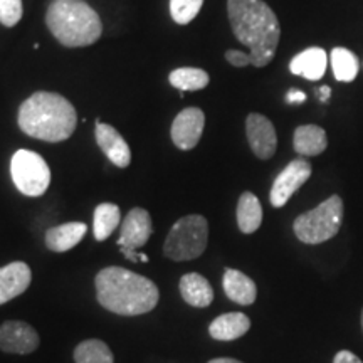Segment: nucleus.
Segmentation results:
<instances>
[{"mask_svg": "<svg viewBox=\"0 0 363 363\" xmlns=\"http://www.w3.org/2000/svg\"><path fill=\"white\" fill-rule=\"evenodd\" d=\"M227 13L235 39L249 48L252 66L269 65L281 38L279 21L272 9L262 0H227Z\"/></svg>", "mask_w": 363, "mask_h": 363, "instance_id": "1", "label": "nucleus"}, {"mask_svg": "<svg viewBox=\"0 0 363 363\" xmlns=\"http://www.w3.org/2000/svg\"><path fill=\"white\" fill-rule=\"evenodd\" d=\"M98 303L104 310L121 316H138L158 305L157 284L125 267H104L96 274Z\"/></svg>", "mask_w": 363, "mask_h": 363, "instance_id": "2", "label": "nucleus"}, {"mask_svg": "<svg viewBox=\"0 0 363 363\" xmlns=\"http://www.w3.org/2000/svg\"><path fill=\"white\" fill-rule=\"evenodd\" d=\"M76 110L65 96L38 91L19 108L17 123L26 135L49 143L65 142L76 130Z\"/></svg>", "mask_w": 363, "mask_h": 363, "instance_id": "3", "label": "nucleus"}, {"mask_svg": "<svg viewBox=\"0 0 363 363\" xmlns=\"http://www.w3.org/2000/svg\"><path fill=\"white\" fill-rule=\"evenodd\" d=\"M45 24L66 48H86L103 33L99 16L83 0H54L45 13Z\"/></svg>", "mask_w": 363, "mask_h": 363, "instance_id": "4", "label": "nucleus"}, {"mask_svg": "<svg viewBox=\"0 0 363 363\" xmlns=\"http://www.w3.org/2000/svg\"><path fill=\"white\" fill-rule=\"evenodd\" d=\"M343 220V201L331 195L313 211L298 216L293 229L296 238L305 244H321L338 234Z\"/></svg>", "mask_w": 363, "mask_h": 363, "instance_id": "5", "label": "nucleus"}, {"mask_svg": "<svg viewBox=\"0 0 363 363\" xmlns=\"http://www.w3.org/2000/svg\"><path fill=\"white\" fill-rule=\"evenodd\" d=\"M208 242V222L192 214L179 219L163 244V254L172 261H192L202 256Z\"/></svg>", "mask_w": 363, "mask_h": 363, "instance_id": "6", "label": "nucleus"}, {"mask_svg": "<svg viewBox=\"0 0 363 363\" xmlns=\"http://www.w3.org/2000/svg\"><path fill=\"white\" fill-rule=\"evenodd\" d=\"M12 182L27 197H40L51 184V170L39 153L17 150L11 160Z\"/></svg>", "mask_w": 363, "mask_h": 363, "instance_id": "7", "label": "nucleus"}, {"mask_svg": "<svg viewBox=\"0 0 363 363\" xmlns=\"http://www.w3.org/2000/svg\"><path fill=\"white\" fill-rule=\"evenodd\" d=\"M311 177V163L305 157L296 158L284 167L272 184L269 199L271 206L279 208L288 203L289 199L306 184Z\"/></svg>", "mask_w": 363, "mask_h": 363, "instance_id": "8", "label": "nucleus"}, {"mask_svg": "<svg viewBox=\"0 0 363 363\" xmlns=\"http://www.w3.org/2000/svg\"><path fill=\"white\" fill-rule=\"evenodd\" d=\"M206 125V115L201 108H185L172 123V140L180 150H192L201 142Z\"/></svg>", "mask_w": 363, "mask_h": 363, "instance_id": "9", "label": "nucleus"}, {"mask_svg": "<svg viewBox=\"0 0 363 363\" xmlns=\"http://www.w3.org/2000/svg\"><path fill=\"white\" fill-rule=\"evenodd\" d=\"M39 335L26 321H6L0 325V350L16 355H29L38 350Z\"/></svg>", "mask_w": 363, "mask_h": 363, "instance_id": "10", "label": "nucleus"}, {"mask_svg": "<svg viewBox=\"0 0 363 363\" xmlns=\"http://www.w3.org/2000/svg\"><path fill=\"white\" fill-rule=\"evenodd\" d=\"M246 135L254 155L261 160H269L278 148V135L274 125L259 113H251L246 120Z\"/></svg>", "mask_w": 363, "mask_h": 363, "instance_id": "11", "label": "nucleus"}, {"mask_svg": "<svg viewBox=\"0 0 363 363\" xmlns=\"http://www.w3.org/2000/svg\"><path fill=\"white\" fill-rule=\"evenodd\" d=\"M153 233L152 217L145 208L135 207L126 214L123 224H121L120 238H118V246L120 249H136L143 247L148 242L150 235Z\"/></svg>", "mask_w": 363, "mask_h": 363, "instance_id": "12", "label": "nucleus"}, {"mask_svg": "<svg viewBox=\"0 0 363 363\" xmlns=\"http://www.w3.org/2000/svg\"><path fill=\"white\" fill-rule=\"evenodd\" d=\"M94 133H96L98 147L108 157V160L120 169H126L131 163V150L126 140L120 135V131L98 120Z\"/></svg>", "mask_w": 363, "mask_h": 363, "instance_id": "13", "label": "nucleus"}, {"mask_svg": "<svg viewBox=\"0 0 363 363\" xmlns=\"http://www.w3.org/2000/svg\"><path fill=\"white\" fill-rule=\"evenodd\" d=\"M33 281L30 267L22 261L0 267V305L21 296Z\"/></svg>", "mask_w": 363, "mask_h": 363, "instance_id": "14", "label": "nucleus"}, {"mask_svg": "<svg viewBox=\"0 0 363 363\" xmlns=\"http://www.w3.org/2000/svg\"><path fill=\"white\" fill-rule=\"evenodd\" d=\"M328 54L321 48H310L305 49L294 56L289 62V71L293 74L301 76V78L316 81L323 78L326 72V66H328Z\"/></svg>", "mask_w": 363, "mask_h": 363, "instance_id": "15", "label": "nucleus"}, {"mask_svg": "<svg viewBox=\"0 0 363 363\" xmlns=\"http://www.w3.org/2000/svg\"><path fill=\"white\" fill-rule=\"evenodd\" d=\"M224 293L230 301L238 303L240 306H249L256 301L257 288L256 283L238 269H225L222 278Z\"/></svg>", "mask_w": 363, "mask_h": 363, "instance_id": "16", "label": "nucleus"}, {"mask_svg": "<svg viewBox=\"0 0 363 363\" xmlns=\"http://www.w3.org/2000/svg\"><path fill=\"white\" fill-rule=\"evenodd\" d=\"M180 294L184 301L194 308H207L214 301V289L199 272H189L182 276Z\"/></svg>", "mask_w": 363, "mask_h": 363, "instance_id": "17", "label": "nucleus"}, {"mask_svg": "<svg viewBox=\"0 0 363 363\" xmlns=\"http://www.w3.org/2000/svg\"><path fill=\"white\" fill-rule=\"evenodd\" d=\"M251 328V320L244 313H225L212 321L208 326V333L219 342H233L247 333Z\"/></svg>", "mask_w": 363, "mask_h": 363, "instance_id": "18", "label": "nucleus"}, {"mask_svg": "<svg viewBox=\"0 0 363 363\" xmlns=\"http://www.w3.org/2000/svg\"><path fill=\"white\" fill-rule=\"evenodd\" d=\"M88 227L83 222H67L45 233V246L52 252H66L76 247L84 238Z\"/></svg>", "mask_w": 363, "mask_h": 363, "instance_id": "19", "label": "nucleus"}, {"mask_svg": "<svg viewBox=\"0 0 363 363\" xmlns=\"http://www.w3.org/2000/svg\"><path fill=\"white\" fill-rule=\"evenodd\" d=\"M294 152L301 157H316L321 155L328 147L325 130L316 125H303L294 130L293 135Z\"/></svg>", "mask_w": 363, "mask_h": 363, "instance_id": "20", "label": "nucleus"}, {"mask_svg": "<svg viewBox=\"0 0 363 363\" xmlns=\"http://www.w3.org/2000/svg\"><path fill=\"white\" fill-rule=\"evenodd\" d=\"M262 224V207L252 192H244L238 202V225L240 233L252 234Z\"/></svg>", "mask_w": 363, "mask_h": 363, "instance_id": "21", "label": "nucleus"}, {"mask_svg": "<svg viewBox=\"0 0 363 363\" xmlns=\"http://www.w3.org/2000/svg\"><path fill=\"white\" fill-rule=\"evenodd\" d=\"M120 219H121L120 207L110 202L99 203V206L94 208V222H93L94 239L99 240V242L106 240L113 233H115L118 224H120Z\"/></svg>", "mask_w": 363, "mask_h": 363, "instance_id": "22", "label": "nucleus"}, {"mask_svg": "<svg viewBox=\"0 0 363 363\" xmlns=\"http://www.w3.org/2000/svg\"><path fill=\"white\" fill-rule=\"evenodd\" d=\"M330 62L335 78L342 81V83H352V81H355L358 71H360V61H358V57L345 48H335L330 52Z\"/></svg>", "mask_w": 363, "mask_h": 363, "instance_id": "23", "label": "nucleus"}, {"mask_svg": "<svg viewBox=\"0 0 363 363\" xmlns=\"http://www.w3.org/2000/svg\"><path fill=\"white\" fill-rule=\"evenodd\" d=\"M76 363H115L113 353L101 340H84L74 350Z\"/></svg>", "mask_w": 363, "mask_h": 363, "instance_id": "24", "label": "nucleus"}, {"mask_svg": "<svg viewBox=\"0 0 363 363\" xmlns=\"http://www.w3.org/2000/svg\"><path fill=\"white\" fill-rule=\"evenodd\" d=\"M170 84L180 91H199L208 84V74L199 67H179L169 76Z\"/></svg>", "mask_w": 363, "mask_h": 363, "instance_id": "25", "label": "nucleus"}, {"mask_svg": "<svg viewBox=\"0 0 363 363\" xmlns=\"http://www.w3.org/2000/svg\"><path fill=\"white\" fill-rule=\"evenodd\" d=\"M202 4L203 0H170L172 19L180 26L189 24L201 12Z\"/></svg>", "mask_w": 363, "mask_h": 363, "instance_id": "26", "label": "nucleus"}, {"mask_svg": "<svg viewBox=\"0 0 363 363\" xmlns=\"http://www.w3.org/2000/svg\"><path fill=\"white\" fill-rule=\"evenodd\" d=\"M24 13L22 0H0V24L13 27L19 24Z\"/></svg>", "mask_w": 363, "mask_h": 363, "instance_id": "27", "label": "nucleus"}, {"mask_svg": "<svg viewBox=\"0 0 363 363\" xmlns=\"http://www.w3.org/2000/svg\"><path fill=\"white\" fill-rule=\"evenodd\" d=\"M225 59L229 65H233L234 67H246L249 65H252L251 56L247 52L242 51H235V49H230V51L225 52Z\"/></svg>", "mask_w": 363, "mask_h": 363, "instance_id": "28", "label": "nucleus"}, {"mask_svg": "<svg viewBox=\"0 0 363 363\" xmlns=\"http://www.w3.org/2000/svg\"><path fill=\"white\" fill-rule=\"evenodd\" d=\"M333 363H363L355 353L348 350H340L333 358Z\"/></svg>", "mask_w": 363, "mask_h": 363, "instance_id": "29", "label": "nucleus"}, {"mask_svg": "<svg viewBox=\"0 0 363 363\" xmlns=\"http://www.w3.org/2000/svg\"><path fill=\"white\" fill-rule=\"evenodd\" d=\"M305 99H306V94L303 93V91H298V89H291L288 94H286V101L291 103V104L303 103Z\"/></svg>", "mask_w": 363, "mask_h": 363, "instance_id": "30", "label": "nucleus"}, {"mask_svg": "<svg viewBox=\"0 0 363 363\" xmlns=\"http://www.w3.org/2000/svg\"><path fill=\"white\" fill-rule=\"evenodd\" d=\"M318 93H320V94H318V96H320L321 101L325 103V101H328V98H330V94H331V89L328 88V86H323V88L318 91Z\"/></svg>", "mask_w": 363, "mask_h": 363, "instance_id": "31", "label": "nucleus"}, {"mask_svg": "<svg viewBox=\"0 0 363 363\" xmlns=\"http://www.w3.org/2000/svg\"><path fill=\"white\" fill-rule=\"evenodd\" d=\"M208 363H242V362L234 360V358H214V360H211Z\"/></svg>", "mask_w": 363, "mask_h": 363, "instance_id": "32", "label": "nucleus"}, {"mask_svg": "<svg viewBox=\"0 0 363 363\" xmlns=\"http://www.w3.org/2000/svg\"><path fill=\"white\" fill-rule=\"evenodd\" d=\"M362 328H363V311H362Z\"/></svg>", "mask_w": 363, "mask_h": 363, "instance_id": "33", "label": "nucleus"}]
</instances>
